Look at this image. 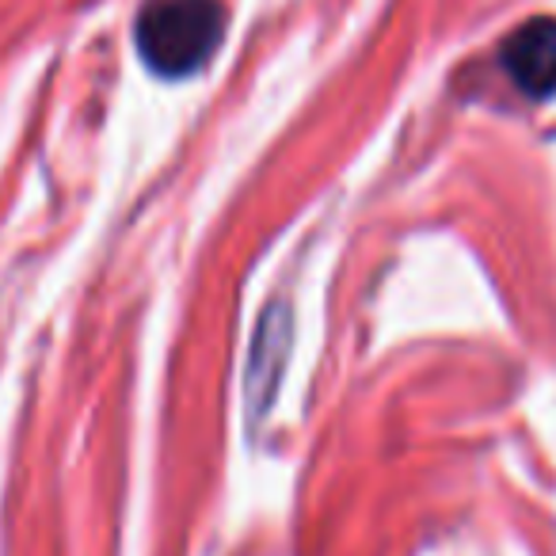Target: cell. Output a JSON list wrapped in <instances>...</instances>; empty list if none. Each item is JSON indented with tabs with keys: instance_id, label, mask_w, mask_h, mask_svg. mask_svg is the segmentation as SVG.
Wrapping results in <instances>:
<instances>
[{
	"instance_id": "7a4b0ae2",
	"label": "cell",
	"mask_w": 556,
	"mask_h": 556,
	"mask_svg": "<svg viewBox=\"0 0 556 556\" xmlns=\"http://www.w3.org/2000/svg\"><path fill=\"white\" fill-rule=\"evenodd\" d=\"M503 73L526 100H548L556 92V20L538 16L503 42Z\"/></svg>"
},
{
	"instance_id": "3957f363",
	"label": "cell",
	"mask_w": 556,
	"mask_h": 556,
	"mask_svg": "<svg viewBox=\"0 0 556 556\" xmlns=\"http://www.w3.org/2000/svg\"><path fill=\"white\" fill-rule=\"evenodd\" d=\"M290 317H282V309L267 313L263 317V328L255 336L252 348V396L260 401V408L270 404V393H275V378L278 366H282V355H287V325Z\"/></svg>"
},
{
	"instance_id": "6da1fadb",
	"label": "cell",
	"mask_w": 556,
	"mask_h": 556,
	"mask_svg": "<svg viewBox=\"0 0 556 556\" xmlns=\"http://www.w3.org/2000/svg\"><path fill=\"white\" fill-rule=\"evenodd\" d=\"M222 35V0H146L134 24L141 62L168 80L199 73L217 54Z\"/></svg>"
}]
</instances>
